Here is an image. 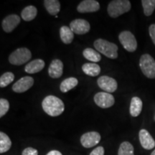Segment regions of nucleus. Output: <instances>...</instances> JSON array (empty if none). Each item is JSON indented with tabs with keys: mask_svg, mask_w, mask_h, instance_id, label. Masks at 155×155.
<instances>
[{
	"mask_svg": "<svg viewBox=\"0 0 155 155\" xmlns=\"http://www.w3.org/2000/svg\"><path fill=\"white\" fill-rule=\"evenodd\" d=\"M94 47L99 53L111 59L118 58V46L104 39H98L94 42Z\"/></svg>",
	"mask_w": 155,
	"mask_h": 155,
	"instance_id": "nucleus-2",
	"label": "nucleus"
},
{
	"mask_svg": "<svg viewBox=\"0 0 155 155\" xmlns=\"http://www.w3.org/2000/svg\"><path fill=\"white\" fill-rule=\"evenodd\" d=\"M44 5L48 12L56 16L61 11V3L58 0H45Z\"/></svg>",
	"mask_w": 155,
	"mask_h": 155,
	"instance_id": "nucleus-19",
	"label": "nucleus"
},
{
	"mask_svg": "<svg viewBox=\"0 0 155 155\" xmlns=\"http://www.w3.org/2000/svg\"><path fill=\"white\" fill-rule=\"evenodd\" d=\"M20 23V17L17 15H9L2 21V29L6 32H12Z\"/></svg>",
	"mask_w": 155,
	"mask_h": 155,
	"instance_id": "nucleus-12",
	"label": "nucleus"
},
{
	"mask_svg": "<svg viewBox=\"0 0 155 155\" xmlns=\"http://www.w3.org/2000/svg\"><path fill=\"white\" fill-rule=\"evenodd\" d=\"M100 5L96 0H84L77 7L78 12L81 13L95 12L99 10Z\"/></svg>",
	"mask_w": 155,
	"mask_h": 155,
	"instance_id": "nucleus-13",
	"label": "nucleus"
},
{
	"mask_svg": "<svg viewBox=\"0 0 155 155\" xmlns=\"http://www.w3.org/2000/svg\"><path fill=\"white\" fill-rule=\"evenodd\" d=\"M100 134L96 131H90L83 134L81 137V143L85 148H91L100 142Z\"/></svg>",
	"mask_w": 155,
	"mask_h": 155,
	"instance_id": "nucleus-9",
	"label": "nucleus"
},
{
	"mask_svg": "<svg viewBox=\"0 0 155 155\" xmlns=\"http://www.w3.org/2000/svg\"><path fill=\"white\" fill-rule=\"evenodd\" d=\"M70 28L73 33L84 35L88 33L91 30V25L88 21L83 19H76L70 23Z\"/></svg>",
	"mask_w": 155,
	"mask_h": 155,
	"instance_id": "nucleus-10",
	"label": "nucleus"
},
{
	"mask_svg": "<svg viewBox=\"0 0 155 155\" xmlns=\"http://www.w3.org/2000/svg\"><path fill=\"white\" fill-rule=\"evenodd\" d=\"M63 73V63L61 60L55 59L50 63L48 68V74L53 78H61Z\"/></svg>",
	"mask_w": 155,
	"mask_h": 155,
	"instance_id": "nucleus-15",
	"label": "nucleus"
},
{
	"mask_svg": "<svg viewBox=\"0 0 155 155\" xmlns=\"http://www.w3.org/2000/svg\"><path fill=\"white\" fill-rule=\"evenodd\" d=\"M104 148L103 147H98L91 152L90 155H104Z\"/></svg>",
	"mask_w": 155,
	"mask_h": 155,
	"instance_id": "nucleus-31",
	"label": "nucleus"
},
{
	"mask_svg": "<svg viewBox=\"0 0 155 155\" xmlns=\"http://www.w3.org/2000/svg\"><path fill=\"white\" fill-rule=\"evenodd\" d=\"M32 58L30 50L26 48H20L15 50L9 56V62L14 65H22Z\"/></svg>",
	"mask_w": 155,
	"mask_h": 155,
	"instance_id": "nucleus-5",
	"label": "nucleus"
},
{
	"mask_svg": "<svg viewBox=\"0 0 155 155\" xmlns=\"http://www.w3.org/2000/svg\"><path fill=\"white\" fill-rule=\"evenodd\" d=\"M118 155H134L133 145L129 141H124L120 145Z\"/></svg>",
	"mask_w": 155,
	"mask_h": 155,
	"instance_id": "nucleus-25",
	"label": "nucleus"
},
{
	"mask_svg": "<svg viewBox=\"0 0 155 155\" xmlns=\"http://www.w3.org/2000/svg\"><path fill=\"white\" fill-rule=\"evenodd\" d=\"M22 155H38V152L32 147H28L23 150Z\"/></svg>",
	"mask_w": 155,
	"mask_h": 155,
	"instance_id": "nucleus-29",
	"label": "nucleus"
},
{
	"mask_svg": "<svg viewBox=\"0 0 155 155\" xmlns=\"http://www.w3.org/2000/svg\"><path fill=\"white\" fill-rule=\"evenodd\" d=\"M37 15H38V9L35 6L30 5L23 9L21 13V17L23 20L30 22L35 18Z\"/></svg>",
	"mask_w": 155,
	"mask_h": 155,
	"instance_id": "nucleus-21",
	"label": "nucleus"
},
{
	"mask_svg": "<svg viewBox=\"0 0 155 155\" xmlns=\"http://www.w3.org/2000/svg\"><path fill=\"white\" fill-rule=\"evenodd\" d=\"M12 147V141L9 137L5 133L0 132V153L7 152L10 150Z\"/></svg>",
	"mask_w": 155,
	"mask_h": 155,
	"instance_id": "nucleus-23",
	"label": "nucleus"
},
{
	"mask_svg": "<svg viewBox=\"0 0 155 155\" xmlns=\"http://www.w3.org/2000/svg\"><path fill=\"white\" fill-rule=\"evenodd\" d=\"M139 141L141 147L145 150H152L155 147V141L152 135L146 129H141L139 134Z\"/></svg>",
	"mask_w": 155,
	"mask_h": 155,
	"instance_id": "nucleus-14",
	"label": "nucleus"
},
{
	"mask_svg": "<svg viewBox=\"0 0 155 155\" xmlns=\"http://www.w3.org/2000/svg\"><path fill=\"white\" fill-rule=\"evenodd\" d=\"M142 101L140 98L137 96H134L131 98L130 108H129V112L131 116L133 117H137L139 116L142 111Z\"/></svg>",
	"mask_w": 155,
	"mask_h": 155,
	"instance_id": "nucleus-17",
	"label": "nucleus"
},
{
	"mask_svg": "<svg viewBox=\"0 0 155 155\" xmlns=\"http://www.w3.org/2000/svg\"><path fill=\"white\" fill-rule=\"evenodd\" d=\"M9 109V103L7 99H0V117H3Z\"/></svg>",
	"mask_w": 155,
	"mask_h": 155,
	"instance_id": "nucleus-28",
	"label": "nucleus"
},
{
	"mask_svg": "<svg viewBox=\"0 0 155 155\" xmlns=\"http://www.w3.org/2000/svg\"><path fill=\"white\" fill-rule=\"evenodd\" d=\"M46 155H63L61 154V152L57 150H52L48 153Z\"/></svg>",
	"mask_w": 155,
	"mask_h": 155,
	"instance_id": "nucleus-32",
	"label": "nucleus"
},
{
	"mask_svg": "<svg viewBox=\"0 0 155 155\" xmlns=\"http://www.w3.org/2000/svg\"><path fill=\"white\" fill-rule=\"evenodd\" d=\"M94 101L96 104L102 108L111 107L115 103L113 95L106 92L97 93L94 96Z\"/></svg>",
	"mask_w": 155,
	"mask_h": 155,
	"instance_id": "nucleus-7",
	"label": "nucleus"
},
{
	"mask_svg": "<svg viewBox=\"0 0 155 155\" xmlns=\"http://www.w3.org/2000/svg\"><path fill=\"white\" fill-rule=\"evenodd\" d=\"M97 83L101 89L108 94L116 91L118 87V83L115 79L107 75H103L98 78Z\"/></svg>",
	"mask_w": 155,
	"mask_h": 155,
	"instance_id": "nucleus-8",
	"label": "nucleus"
},
{
	"mask_svg": "<svg viewBox=\"0 0 155 155\" xmlns=\"http://www.w3.org/2000/svg\"><path fill=\"white\" fill-rule=\"evenodd\" d=\"M15 79V75L11 72H7L2 75L0 78V87L5 88L13 82Z\"/></svg>",
	"mask_w": 155,
	"mask_h": 155,
	"instance_id": "nucleus-27",
	"label": "nucleus"
},
{
	"mask_svg": "<svg viewBox=\"0 0 155 155\" xmlns=\"http://www.w3.org/2000/svg\"><path fill=\"white\" fill-rule=\"evenodd\" d=\"M78 83V81L76 78L74 77H70L68 78L65 79V80L62 81L60 86V89L63 93H67L71 89L75 88Z\"/></svg>",
	"mask_w": 155,
	"mask_h": 155,
	"instance_id": "nucleus-22",
	"label": "nucleus"
},
{
	"mask_svg": "<svg viewBox=\"0 0 155 155\" xmlns=\"http://www.w3.org/2000/svg\"><path fill=\"white\" fill-rule=\"evenodd\" d=\"M145 16L149 17L154 12L155 9V0H142L141 1Z\"/></svg>",
	"mask_w": 155,
	"mask_h": 155,
	"instance_id": "nucleus-26",
	"label": "nucleus"
},
{
	"mask_svg": "<svg viewBox=\"0 0 155 155\" xmlns=\"http://www.w3.org/2000/svg\"><path fill=\"white\" fill-rule=\"evenodd\" d=\"M42 109L50 116H58L63 114L65 105L61 99L55 96H48L42 102Z\"/></svg>",
	"mask_w": 155,
	"mask_h": 155,
	"instance_id": "nucleus-1",
	"label": "nucleus"
},
{
	"mask_svg": "<svg viewBox=\"0 0 155 155\" xmlns=\"http://www.w3.org/2000/svg\"><path fill=\"white\" fill-rule=\"evenodd\" d=\"M131 8V5L129 0H114L108 4L107 11L110 17L116 18L130 11Z\"/></svg>",
	"mask_w": 155,
	"mask_h": 155,
	"instance_id": "nucleus-3",
	"label": "nucleus"
},
{
	"mask_svg": "<svg viewBox=\"0 0 155 155\" xmlns=\"http://www.w3.org/2000/svg\"><path fill=\"white\" fill-rule=\"evenodd\" d=\"M139 67L148 78H155V61L150 54H144L139 60Z\"/></svg>",
	"mask_w": 155,
	"mask_h": 155,
	"instance_id": "nucleus-4",
	"label": "nucleus"
},
{
	"mask_svg": "<svg viewBox=\"0 0 155 155\" xmlns=\"http://www.w3.org/2000/svg\"><path fill=\"white\" fill-rule=\"evenodd\" d=\"M119 40L124 48L128 52L133 53L137 48L135 36L129 31H123L119 35Z\"/></svg>",
	"mask_w": 155,
	"mask_h": 155,
	"instance_id": "nucleus-6",
	"label": "nucleus"
},
{
	"mask_svg": "<svg viewBox=\"0 0 155 155\" xmlns=\"http://www.w3.org/2000/svg\"><path fill=\"white\" fill-rule=\"evenodd\" d=\"M83 55L87 60L94 62L95 63L97 62H99L101 60V56L100 53H98L94 49H92V48H86L83 50Z\"/></svg>",
	"mask_w": 155,
	"mask_h": 155,
	"instance_id": "nucleus-24",
	"label": "nucleus"
},
{
	"mask_svg": "<svg viewBox=\"0 0 155 155\" xmlns=\"http://www.w3.org/2000/svg\"><path fill=\"white\" fill-rule=\"evenodd\" d=\"M82 70L86 75L91 77L98 76L101 73V67L95 63H87L83 64Z\"/></svg>",
	"mask_w": 155,
	"mask_h": 155,
	"instance_id": "nucleus-18",
	"label": "nucleus"
},
{
	"mask_svg": "<svg viewBox=\"0 0 155 155\" xmlns=\"http://www.w3.org/2000/svg\"><path fill=\"white\" fill-rule=\"evenodd\" d=\"M151 155H155V150L152 152V154H151Z\"/></svg>",
	"mask_w": 155,
	"mask_h": 155,
	"instance_id": "nucleus-33",
	"label": "nucleus"
},
{
	"mask_svg": "<svg viewBox=\"0 0 155 155\" xmlns=\"http://www.w3.org/2000/svg\"><path fill=\"white\" fill-rule=\"evenodd\" d=\"M45 62L42 59H36L32 61L26 65L25 68V72L30 73V74H33V73H39L44 68Z\"/></svg>",
	"mask_w": 155,
	"mask_h": 155,
	"instance_id": "nucleus-16",
	"label": "nucleus"
},
{
	"mask_svg": "<svg viewBox=\"0 0 155 155\" xmlns=\"http://www.w3.org/2000/svg\"><path fill=\"white\" fill-rule=\"evenodd\" d=\"M149 33H150V38L152 39L153 43L155 45V24L151 25L149 28Z\"/></svg>",
	"mask_w": 155,
	"mask_h": 155,
	"instance_id": "nucleus-30",
	"label": "nucleus"
},
{
	"mask_svg": "<svg viewBox=\"0 0 155 155\" xmlns=\"http://www.w3.org/2000/svg\"><path fill=\"white\" fill-rule=\"evenodd\" d=\"M60 37L65 44H71L74 39V33L70 27L63 26L60 29Z\"/></svg>",
	"mask_w": 155,
	"mask_h": 155,
	"instance_id": "nucleus-20",
	"label": "nucleus"
},
{
	"mask_svg": "<svg viewBox=\"0 0 155 155\" xmlns=\"http://www.w3.org/2000/svg\"><path fill=\"white\" fill-rule=\"evenodd\" d=\"M34 84V79L30 76L21 78L12 86L13 91L16 93H23L28 91Z\"/></svg>",
	"mask_w": 155,
	"mask_h": 155,
	"instance_id": "nucleus-11",
	"label": "nucleus"
}]
</instances>
